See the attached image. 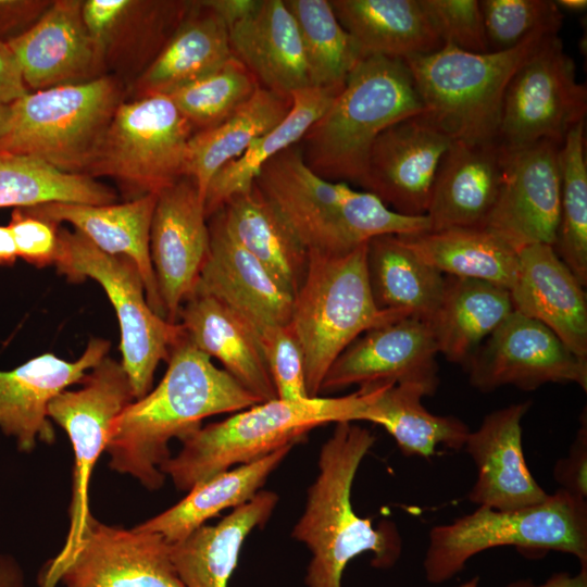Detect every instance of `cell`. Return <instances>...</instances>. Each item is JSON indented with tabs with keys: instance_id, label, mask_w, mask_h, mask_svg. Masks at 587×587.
<instances>
[{
	"instance_id": "1",
	"label": "cell",
	"mask_w": 587,
	"mask_h": 587,
	"mask_svg": "<svg viewBox=\"0 0 587 587\" xmlns=\"http://www.w3.org/2000/svg\"><path fill=\"white\" fill-rule=\"evenodd\" d=\"M261 401L184 335L173 347L159 385L130 402L114 420L105 452L109 467L148 490L165 482L161 465L168 442L201 427L208 416L238 412Z\"/></svg>"
},
{
	"instance_id": "2",
	"label": "cell",
	"mask_w": 587,
	"mask_h": 587,
	"mask_svg": "<svg viewBox=\"0 0 587 587\" xmlns=\"http://www.w3.org/2000/svg\"><path fill=\"white\" fill-rule=\"evenodd\" d=\"M375 439L355 422H338L321 448L316 478L292 529V537L311 552L308 587H341L347 564L363 552L373 553L371 564L377 569L394 566L401 555L402 540L395 524L374 527L351 503L355 473Z\"/></svg>"
},
{
	"instance_id": "3",
	"label": "cell",
	"mask_w": 587,
	"mask_h": 587,
	"mask_svg": "<svg viewBox=\"0 0 587 587\" xmlns=\"http://www.w3.org/2000/svg\"><path fill=\"white\" fill-rule=\"evenodd\" d=\"M254 185L309 252L342 254L377 236L430 229L426 215L399 214L371 192L322 178L299 145L271 159Z\"/></svg>"
},
{
	"instance_id": "4",
	"label": "cell",
	"mask_w": 587,
	"mask_h": 587,
	"mask_svg": "<svg viewBox=\"0 0 587 587\" xmlns=\"http://www.w3.org/2000/svg\"><path fill=\"white\" fill-rule=\"evenodd\" d=\"M388 386L360 387L342 397L278 398L257 403L184 437L183 447L160 467L178 490L188 491L210 476L241 465L329 423L365 421L370 405Z\"/></svg>"
},
{
	"instance_id": "5",
	"label": "cell",
	"mask_w": 587,
	"mask_h": 587,
	"mask_svg": "<svg viewBox=\"0 0 587 587\" xmlns=\"http://www.w3.org/2000/svg\"><path fill=\"white\" fill-rule=\"evenodd\" d=\"M424 112L404 60L364 57L298 143L302 159L322 178L361 185L379 134Z\"/></svg>"
},
{
	"instance_id": "6",
	"label": "cell",
	"mask_w": 587,
	"mask_h": 587,
	"mask_svg": "<svg viewBox=\"0 0 587 587\" xmlns=\"http://www.w3.org/2000/svg\"><path fill=\"white\" fill-rule=\"evenodd\" d=\"M512 546L525 552L560 551L587 566V502L561 488L538 504L510 511L479 505L473 513L429 532L425 578L441 584L475 554Z\"/></svg>"
},
{
	"instance_id": "7",
	"label": "cell",
	"mask_w": 587,
	"mask_h": 587,
	"mask_svg": "<svg viewBox=\"0 0 587 587\" xmlns=\"http://www.w3.org/2000/svg\"><path fill=\"white\" fill-rule=\"evenodd\" d=\"M403 316L379 310L366 271V242L342 254L309 252L289 326L305 361L308 395L319 397L336 358L364 332Z\"/></svg>"
},
{
	"instance_id": "8",
	"label": "cell",
	"mask_w": 587,
	"mask_h": 587,
	"mask_svg": "<svg viewBox=\"0 0 587 587\" xmlns=\"http://www.w3.org/2000/svg\"><path fill=\"white\" fill-rule=\"evenodd\" d=\"M549 37L535 35L514 48L486 53L444 45L404 62L434 124L453 141L488 142L497 139L511 77Z\"/></svg>"
},
{
	"instance_id": "9",
	"label": "cell",
	"mask_w": 587,
	"mask_h": 587,
	"mask_svg": "<svg viewBox=\"0 0 587 587\" xmlns=\"http://www.w3.org/2000/svg\"><path fill=\"white\" fill-rule=\"evenodd\" d=\"M121 102V87L108 75L28 91L10 104L0 154L32 157L60 171L87 175Z\"/></svg>"
},
{
	"instance_id": "10",
	"label": "cell",
	"mask_w": 587,
	"mask_h": 587,
	"mask_svg": "<svg viewBox=\"0 0 587 587\" xmlns=\"http://www.w3.org/2000/svg\"><path fill=\"white\" fill-rule=\"evenodd\" d=\"M58 272L71 282L99 283L116 313L122 365L136 399L151 390L160 361L168 360L184 337L182 325L158 315L149 305L136 264L123 255L108 254L77 230L59 228Z\"/></svg>"
},
{
	"instance_id": "11",
	"label": "cell",
	"mask_w": 587,
	"mask_h": 587,
	"mask_svg": "<svg viewBox=\"0 0 587 587\" xmlns=\"http://www.w3.org/2000/svg\"><path fill=\"white\" fill-rule=\"evenodd\" d=\"M193 129L166 95L122 101L87 171L115 179L134 198L159 193L185 176ZM133 198V199H134Z\"/></svg>"
},
{
	"instance_id": "12",
	"label": "cell",
	"mask_w": 587,
	"mask_h": 587,
	"mask_svg": "<svg viewBox=\"0 0 587 587\" xmlns=\"http://www.w3.org/2000/svg\"><path fill=\"white\" fill-rule=\"evenodd\" d=\"M82 384L79 389L62 391L48 405L49 419L70 438L74 466L65 544L46 564L43 575L61 566L82 540L90 515L89 486L95 465L105 451L114 420L135 400L122 363L108 355L88 372Z\"/></svg>"
},
{
	"instance_id": "13",
	"label": "cell",
	"mask_w": 587,
	"mask_h": 587,
	"mask_svg": "<svg viewBox=\"0 0 587 587\" xmlns=\"http://www.w3.org/2000/svg\"><path fill=\"white\" fill-rule=\"evenodd\" d=\"M587 89L561 38H547L511 77L502 100L497 140L509 150L548 140L562 145L585 121Z\"/></svg>"
},
{
	"instance_id": "14",
	"label": "cell",
	"mask_w": 587,
	"mask_h": 587,
	"mask_svg": "<svg viewBox=\"0 0 587 587\" xmlns=\"http://www.w3.org/2000/svg\"><path fill=\"white\" fill-rule=\"evenodd\" d=\"M185 587L170 555V544L157 533L108 525L91 513L71 557L41 587Z\"/></svg>"
},
{
	"instance_id": "15",
	"label": "cell",
	"mask_w": 587,
	"mask_h": 587,
	"mask_svg": "<svg viewBox=\"0 0 587 587\" xmlns=\"http://www.w3.org/2000/svg\"><path fill=\"white\" fill-rule=\"evenodd\" d=\"M470 383L488 392L513 385L534 390L574 383L587 390V360L574 354L546 325L513 311L465 365Z\"/></svg>"
},
{
	"instance_id": "16",
	"label": "cell",
	"mask_w": 587,
	"mask_h": 587,
	"mask_svg": "<svg viewBox=\"0 0 587 587\" xmlns=\"http://www.w3.org/2000/svg\"><path fill=\"white\" fill-rule=\"evenodd\" d=\"M438 353L428 321L408 316L378 325L336 358L323 378L320 395L352 385H414L430 396L439 384Z\"/></svg>"
},
{
	"instance_id": "17",
	"label": "cell",
	"mask_w": 587,
	"mask_h": 587,
	"mask_svg": "<svg viewBox=\"0 0 587 587\" xmlns=\"http://www.w3.org/2000/svg\"><path fill=\"white\" fill-rule=\"evenodd\" d=\"M451 143L425 113L399 121L374 141L360 186L399 214L426 215L438 167Z\"/></svg>"
},
{
	"instance_id": "18",
	"label": "cell",
	"mask_w": 587,
	"mask_h": 587,
	"mask_svg": "<svg viewBox=\"0 0 587 587\" xmlns=\"http://www.w3.org/2000/svg\"><path fill=\"white\" fill-rule=\"evenodd\" d=\"M209 246L203 197L193 179L184 176L158 193L150 227V258L167 321L178 322Z\"/></svg>"
},
{
	"instance_id": "19",
	"label": "cell",
	"mask_w": 587,
	"mask_h": 587,
	"mask_svg": "<svg viewBox=\"0 0 587 587\" xmlns=\"http://www.w3.org/2000/svg\"><path fill=\"white\" fill-rule=\"evenodd\" d=\"M560 145L544 140L509 150L503 180L484 227L516 250L553 246L560 217Z\"/></svg>"
},
{
	"instance_id": "20",
	"label": "cell",
	"mask_w": 587,
	"mask_h": 587,
	"mask_svg": "<svg viewBox=\"0 0 587 587\" xmlns=\"http://www.w3.org/2000/svg\"><path fill=\"white\" fill-rule=\"evenodd\" d=\"M110 347L105 339L91 338L75 361L43 353L13 370H0V429L15 439L20 452H33L37 442H54L50 401L67 387L82 384Z\"/></svg>"
},
{
	"instance_id": "21",
	"label": "cell",
	"mask_w": 587,
	"mask_h": 587,
	"mask_svg": "<svg viewBox=\"0 0 587 587\" xmlns=\"http://www.w3.org/2000/svg\"><path fill=\"white\" fill-rule=\"evenodd\" d=\"M210 246L191 291L210 295L247 320L258 333L290 322L294 295L225 226L221 212L209 225Z\"/></svg>"
},
{
	"instance_id": "22",
	"label": "cell",
	"mask_w": 587,
	"mask_h": 587,
	"mask_svg": "<svg viewBox=\"0 0 587 587\" xmlns=\"http://www.w3.org/2000/svg\"><path fill=\"white\" fill-rule=\"evenodd\" d=\"M82 7V0H54L34 25L5 41L28 89L36 91L102 76Z\"/></svg>"
},
{
	"instance_id": "23",
	"label": "cell",
	"mask_w": 587,
	"mask_h": 587,
	"mask_svg": "<svg viewBox=\"0 0 587 587\" xmlns=\"http://www.w3.org/2000/svg\"><path fill=\"white\" fill-rule=\"evenodd\" d=\"M529 407L525 401L496 410L485 416L478 429L470 432L464 448L477 471L469 492L471 502L510 511L548 498L524 458L521 422Z\"/></svg>"
},
{
	"instance_id": "24",
	"label": "cell",
	"mask_w": 587,
	"mask_h": 587,
	"mask_svg": "<svg viewBox=\"0 0 587 587\" xmlns=\"http://www.w3.org/2000/svg\"><path fill=\"white\" fill-rule=\"evenodd\" d=\"M509 292L514 311L546 325L574 354L587 360L586 294L552 246L534 243L517 250Z\"/></svg>"
},
{
	"instance_id": "25",
	"label": "cell",
	"mask_w": 587,
	"mask_h": 587,
	"mask_svg": "<svg viewBox=\"0 0 587 587\" xmlns=\"http://www.w3.org/2000/svg\"><path fill=\"white\" fill-rule=\"evenodd\" d=\"M508 154L497 139L452 140L435 177L426 212L429 230L484 227L500 191Z\"/></svg>"
},
{
	"instance_id": "26",
	"label": "cell",
	"mask_w": 587,
	"mask_h": 587,
	"mask_svg": "<svg viewBox=\"0 0 587 587\" xmlns=\"http://www.w3.org/2000/svg\"><path fill=\"white\" fill-rule=\"evenodd\" d=\"M157 197L158 193H148L110 204L49 202L23 209L55 224L70 223L101 251L130 259L140 273L149 305L166 319L149 249Z\"/></svg>"
},
{
	"instance_id": "27",
	"label": "cell",
	"mask_w": 587,
	"mask_h": 587,
	"mask_svg": "<svg viewBox=\"0 0 587 587\" xmlns=\"http://www.w3.org/2000/svg\"><path fill=\"white\" fill-rule=\"evenodd\" d=\"M178 323L187 339L214 358L261 402L277 398L258 330L218 299L192 292L183 303Z\"/></svg>"
},
{
	"instance_id": "28",
	"label": "cell",
	"mask_w": 587,
	"mask_h": 587,
	"mask_svg": "<svg viewBox=\"0 0 587 587\" xmlns=\"http://www.w3.org/2000/svg\"><path fill=\"white\" fill-rule=\"evenodd\" d=\"M228 35L233 54L261 87L290 96L311 86L299 29L284 0H260Z\"/></svg>"
},
{
	"instance_id": "29",
	"label": "cell",
	"mask_w": 587,
	"mask_h": 587,
	"mask_svg": "<svg viewBox=\"0 0 587 587\" xmlns=\"http://www.w3.org/2000/svg\"><path fill=\"white\" fill-rule=\"evenodd\" d=\"M278 497L260 490L215 525H202L170 544V555L185 587H227L246 537L272 515Z\"/></svg>"
},
{
	"instance_id": "30",
	"label": "cell",
	"mask_w": 587,
	"mask_h": 587,
	"mask_svg": "<svg viewBox=\"0 0 587 587\" xmlns=\"http://www.w3.org/2000/svg\"><path fill=\"white\" fill-rule=\"evenodd\" d=\"M364 57L407 59L444 47L421 0H329Z\"/></svg>"
},
{
	"instance_id": "31",
	"label": "cell",
	"mask_w": 587,
	"mask_h": 587,
	"mask_svg": "<svg viewBox=\"0 0 587 587\" xmlns=\"http://www.w3.org/2000/svg\"><path fill=\"white\" fill-rule=\"evenodd\" d=\"M224 22L193 1L171 38L138 76L137 98L168 95L222 66L233 57Z\"/></svg>"
},
{
	"instance_id": "32",
	"label": "cell",
	"mask_w": 587,
	"mask_h": 587,
	"mask_svg": "<svg viewBox=\"0 0 587 587\" xmlns=\"http://www.w3.org/2000/svg\"><path fill=\"white\" fill-rule=\"evenodd\" d=\"M445 276L444 292L429 324L438 352L465 366L482 341L514 310L509 290L501 286Z\"/></svg>"
},
{
	"instance_id": "33",
	"label": "cell",
	"mask_w": 587,
	"mask_h": 587,
	"mask_svg": "<svg viewBox=\"0 0 587 587\" xmlns=\"http://www.w3.org/2000/svg\"><path fill=\"white\" fill-rule=\"evenodd\" d=\"M366 271L379 310L429 322L446 276L419 258L399 235H382L366 242Z\"/></svg>"
},
{
	"instance_id": "34",
	"label": "cell",
	"mask_w": 587,
	"mask_h": 587,
	"mask_svg": "<svg viewBox=\"0 0 587 587\" xmlns=\"http://www.w3.org/2000/svg\"><path fill=\"white\" fill-rule=\"evenodd\" d=\"M292 447L284 446L255 461L197 483L176 504L134 528L160 534L168 544L185 539L224 509H236L251 500Z\"/></svg>"
},
{
	"instance_id": "35",
	"label": "cell",
	"mask_w": 587,
	"mask_h": 587,
	"mask_svg": "<svg viewBox=\"0 0 587 587\" xmlns=\"http://www.w3.org/2000/svg\"><path fill=\"white\" fill-rule=\"evenodd\" d=\"M342 87L309 86L294 91L286 117L211 178L203 198L207 218L222 210L233 197L250 191L261 168L282 151L298 145Z\"/></svg>"
},
{
	"instance_id": "36",
	"label": "cell",
	"mask_w": 587,
	"mask_h": 587,
	"mask_svg": "<svg viewBox=\"0 0 587 587\" xmlns=\"http://www.w3.org/2000/svg\"><path fill=\"white\" fill-rule=\"evenodd\" d=\"M220 212L235 240L295 297L305 276L309 251L255 185L233 197Z\"/></svg>"
},
{
	"instance_id": "37",
	"label": "cell",
	"mask_w": 587,
	"mask_h": 587,
	"mask_svg": "<svg viewBox=\"0 0 587 587\" xmlns=\"http://www.w3.org/2000/svg\"><path fill=\"white\" fill-rule=\"evenodd\" d=\"M424 262L444 275L472 278L510 289L517 250L486 227H459L399 235Z\"/></svg>"
},
{
	"instance_id": "38",
	"label": "cell",
	"mask_w": 587,
	"mask_h": 587,
	"mask_svg": "<svg viewBox=\"0 0 587 587\" xmlns=\"http://www.w3.org/2000/svg\"><path fill=\"white\" fill-rule=\"evenodd\" d=\"M291 105V96L260 86L254 95L224 122L191 135L185 176L193 179L204 198L211 178L220 168L240 157L253 140L279 124Z\"/></svg>"
},
{
	"instance_id": "39",
	"label": "cell",
	"mask_w": 587,
	"mask_h": 587,
	"mask_svg": "<svg viewBox=\"0 0 587 587\" xmlns=\"http://www.w3.org/2000/svg\"><path fill=\"white\" fill-rule=\"evenodd\" d=\"M193 1L86 0L82 13L103 66L137 36L155 58Z\"/></svg>"
},
{
	"instance_id": "40",
	"label": "cell",
	"mask_w": 587,
	"mask_h": 587,
	"mask_svg": "<svg viewBox=\"0 0 587 587\" xmlns=\"http://www.w3.org/2000/svg\"><path fill=\"white\" fill-rule=\"evenodd\" d=\"M425 390L414 385H391L370 405L365 421L383 426L404 455L428 458L442 445L464 448L470 434L460 419L436 415L422 404Z\"/></svg>"
},
{
	"instance_id": "41",
	"label": "cell",
	"mask_w": 587,
	"mask_h": 587,
	"mask_svg": "<svg viewBox=\"0 0 587 587\" xmlns=\"http://www.w3.org/2000/svg\"><path fill=\"white\" fill-rule=\"evenodd\" d=\"M116 192L97 178L60 171L26 155L0 154V208L49 202L115 203Z\"/></svg>"
},
{
	"instance_id": "42",
	"label": "cell",
	"mask_w": 587,
	"mask_h": 587,
	"mask_svg": "<svg viewBox=\"0 0 587 587\" xmlns=\"http://www.w3.org/2000/svg\"><path fill=\"white\" fill-rule=\"evenodd\" d=\"M296 20L310 85L342 87L364 58L339 23L329 0H284Z\"/></svg>"
},
{
	"instance_id": "43",
	"label": "cell",
	"mask_w": 587,
	"mask_h": 587,
	"mask_svg": "<svg viewBox=\"0 0 587 587\" xmlns=\"http://www.w3.org/2000/svg\"><path fill=\"white\" fill-rule=\"evenodd\" d=\"M585 121L566 134L559 151L560 217L553 249L583 287L587 284V165Z\"/></svg>"
},
{
	"instance_id": "44",
	"label": "cell",
	"mask_w": 587,
	"mask_h": 587,
	"mask_svg": "<svg viewBox=\"0 0 587 587\" xmlns=\"http://www.w3.org/2000/svg\"><path fill=\"white\" fill-rule=\"evenodd\" d=\"M259 87L253 74L233 55L214 72L166 96L196 133L224 122L242 107Z\"/></svg>"
},
{
	"instance_id": "45",
	"label": "cell",
	"mask_w": 587,
	"mask_h": 587,
	"mask_svg": "<svg viewBox=\"0 0 587 587\" xmlns=\"http://www.w3.org/2000/svg\"><path fill=\"white\" fill-rule=\"evenodd\" d=\"M490 51L514 48L535 35H558L563 14L551 0H482Z\"/></svg>"
},
{
	"instance_id": "46",
	"label": "cell",
	"mask_w": 587,
	"mask_h": 587,
	"mask_svg": "<svg viewBox=\"0 0 587 587\" xmlns=\"http://www.w3.org/2000/svg\"><path fill=\"white\" fill-rule=\"evenodd\" d=\"M259 339L277 398H311L307 390L304 354L289 324L266 326L259 332Z\"/></svg>"
},
{
	"instance_id": "47",
	"label": "cell",
	"mask_w": 587,
	"mask_h": 587,
	"mask_svg": "<svg viewBox=\"0 0 587 587\" xmlns=\"http://www.w3.org/2000/svg\"><path fill=\"white\" fill-rule=\"evenodd\" d=\"M444 45L473 53L490 52L477 0H421Z\"/></svg>"
},
{
	"instance_id": "48",
	"label": "cell",
	"mask_w": 587,
	"mask_h": 587,
	"mask_svg": "<svg viewBox=\"0 0 587 587\" xmlns=\"http://www.w3.org/2000/svg\"><path fill=\"white\" fill-rule=\"evenodd\" d=\"M8 226L18 258L36 267L55 264L59 252L58 224L16 208Z\"/></svg>"
},
{
	"instance_id": "49",
	"label": "cell",
	"mask_w": 587,
	"mask_h": 587,
	"mask_svg": "<svg viewBox=\"0 0 587 587\" xmlns=\"http://www.w3.org/2000/svg\"><path fill=\"white\" fill-rule=\"evenodd\" d=\"M560 488L582 498H587V422L584 415L567 457L560 459L553 470Z\"/></svg>"
},
{
	"instance_id": "50",
	"label": "cell",
	"mask_w": 587,
	"mask_h": 587,
	"mask_svg": "<svg viewBox=\"0 0 587 587\" xmlns=\"http://www.w3.org/2000/svg\"><path fill=\"white\" fill-rule=\"evenodd\" d=\"M51 3L50 0H0V40L14 30L18 34L27 30Z\"/></svg>"
},
{
	"instance_id": "51",
	"label": "cell",
	"mask_w": 587,
	"mask_h": 587,
	"mask_svg": "<svg viewBox=\"0 0 587 587\" xmlns=\"http://www.w3.org/2000/svg\"><path fill=\"white\" fill-rule=\"evenodd\" d=\"M28 91L13 53L0 40V104H11Z\"/></svg>"
},
{
	"instance_id": "52",
	"label": "cell",
	"mask_w": 587,
	"mask_h": 587,
	"mask_svg": "<svg viewBox=\"0 0 587 587\" xmlns=\"http://www.w3.org/2000/svg\"><path fill=\"white\" fill-rule=\"evenodd\" d=\"M200 2L214 12L228 29L253 13L260 0H203Z\"/></svg>"
},
{
	"instance_id": "53",
	"label": "cell",
	"mask_w": 587,
	"mask_h": 587,
	"mask_svg": "<svg viewBox=\"0 0 587 587\" xmlns=\"http://www.w3.org/2000/svg\"><path fill=\"white\" fill-rule=\"evenodd\" d=\"M503 587H587V566H580L575 575L569 572L553 573L540 584H535L532 579H519Z\"/></svg>"
},
{
	"instance_id": "54",
	"label": "cell",
	"mask_w": 587,
	"mask_h": 587,
	"mask_svg": "<svg viewBox=\"0 0 587 587\" xmlns=\"http://www.w3.org/2000/svg\"><path fill=\"white\" fill-rule=\"evenodd\" d=\"M0 587H25V574L20 562L0 552Z\"/></svg>"
},
{
	"instance_id": "55",
	"label": "cell",
	"mask_w": 587,
	"mask_h": 587,
	"mask_svg": "<svg viewBox=\"0 0 587 587\" xmlns=\"http://www.w3.org/2000/svg\"><path fill=\"white\" fill-rule=\"evenodd\" d=\"M17 258L15 242L9 226H0V266L13 265Z\"/></svg>"
},
{
	"instance_id": "56",
	"label": "cell",
	"mask_w": 587,
	"mask_h": 587,
	"mask_svg": "<svg viewBox=\"0 0 587 587\" xmlns=\"http://www.w3.org/2000/svg\"><path fill=\"white\" fill-rule=\"evenodd\" d=\"M555 3L560 9L565 8L570 11H583L587 8L586 0H558Z\"/></svg>"
},
{
	"instance_id": "57",
	"label": "cell",
	"mask_w": 587,
	"mask_h": 587,
	"mask_svg": "<svg viewBox=\"0 0 587 587\" xmlns=\"http://www.w3.org/2000/svg\"><path fill=\"white\" fill-rule=\"evenodd\" d=\"M10 115V104H0V133Z\"/></svg>"
},
{
	"instance_id": "58",
	"label": "cell",
	"mask_w": 587,
	"mask_h": 587,
	"mask_svg": "<svg viewBox=\"0 0 587 587\" xmlns=\"http://www.w3.org/2000/svg\"><path fill=\"white\" fill-rule=\"evenodd\" d=\"M479 576H474L457 587H478Z\"/></svg>"
}]
</instances>
